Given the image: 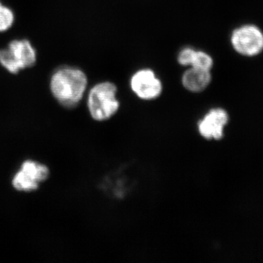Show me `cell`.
<instances>
[{
    "mask_svg": "<svg viewBox=\"0 0 263 263\" xmlns=\"http://www.w3.org/2000/svg\"><path fill=\"white\" fill-rule=\"evenodd\" d=\"M88 79L80 68L63 66L53 71L49 81L52 95L60 105L67 108L77 106L87 89Z\"/></svg>",
    "mask_w": 263,
    "mask_h": 263,
    "instance_id": "cell-1",
    "label": "cell"
},
{
    "mask_svg": "<svg viewBox=\"0 0 263 263\" xmlns=\"http://www.w3.org/2000/svg\"><path fill=\"white\" fill-rule=\"evenodd\" d=\"M117 93V86L108 81L98 83L89 90L88 109L95 120H107L117 113L119 108Z\"/></svg>",
    "mask_w": 263,
    "mask_h": 263,
    "instance_id": "cell-2",
    "label": "cell"
},
{
    "mask_svg": "<svg viewBox=\"0 0 263 263\" xmlns=\"http://www.w3.org/2000/svg\"><path fill=\"white\" fill-rule=\"evenodd\" d=\"M37 58L35 48L27 39L13 40L0 49V65L11 74L32 67Z\"/></svg>",
    "mask_w": 263,
    "mask_h": 263,
    "instance_id": "cell-3",
    "label": "cell"
},
{
    "mask_svg": "<svg viewBox=\"0 0 263 263\" xmlns=\"http://www.w3.org/2000/svg\"><path fill=\"white\" fill-rule=\"evenodd\" d=\"M49 175V169L46 164L27 160L13 176L12 185L17 191L31 193L37 190L40 184L48 179Z\"/></svg>",
    "mask_w": 263,
    "mask_h": 263,
    "instance_id": "cell-4",
    "label": "cell"
},
{
    "mask_svg": "<svg viewBox=\"0 0 263 263\" xmlns=\"http://www.w3.org/2000/svg\"><path fill=\"white\" fill-rule=\"evenodd\" d=\"M230 41L235 51L243 56H257L263 50V33L256 26L245 25L235 29Z\"/></svg>",
    "mask_w": 263,
    "mask_h": 263,
    "instance_id": "cell-5",
    "label": "cell"
},
{
    "mask_svg": "<svg viewBox=\"0 0 263 263\" xmlns=\"http://www.w3.org/2000/svg\"><path fill=\"white\" fill-rule=\"evenodd\" d=\"M130 86L133 92L143 100H155L162 91V84L155 72L142 69L132 76Z\"/></svg>",
    "mask_w": 263,
    "mask_h": 263,
    "instance_id": "cell-6",
    "label": "cell"
},
{
    "mask_svg": "<svg viewBox=\"0 0 263 263\" xmlns=\"http://www.w3.org/2000/svg\"><path fill=\"white\" fill-rule=\"evenodd\" d=\"M228 119L226 110L221 108L213 109L199 123L200 135L206 139H221Z\"/></svg>",
    "mask_w": 263,
    "mask_h": 263,
    "instance_id": "cell-7",
    "label": "cell"
},
{
    "mask_svg": "<svg viewBox=\"0 0 263 263\" xmlns=\"http://www.w3.org/2000/svg\"><path fill=\"white\" fill-rule=\"evenodd\" d=\"M178 62L184 67H195L203 70H212L214 61L212 57L205 51H197L193 48L181 49L178 55Z\"/></svg>",
    "mask_w": 263,
    "mask_h": 263,
    "instance_id": "cell-8",
    "label": "cell"
},
{
    "mask_svg": "<svg viewBox=\"0 0 263 263\" xmlns=\"http://www.w3.org/2000/svg\"><path fill=\"white\" fill-rule=\"evenodd\" d=\"M183 86L192 92H200L206 89L212 81L211 70L189 67L182 76Z\"/></svg>",
    "mask_w": 263,
    "mask_h": 263,
    "instance_id": "cell-9",
    "label": "cell"
},
{
    "mask_svg": "<svg viewBox=\"0 0 263 263\" xmlns=\"http://www.w3.org/2000/svg\"><path fill=\"white\" fill-rule=\"evenodd\" d=\"M15 22V14L10 7L0 1V33L9 30Z\"/></svg>",
    "mask_w": 263,
    "mask_h": 263,
    "instance_id": "cell-10",
    "label": "cell"
}]
</instances>
